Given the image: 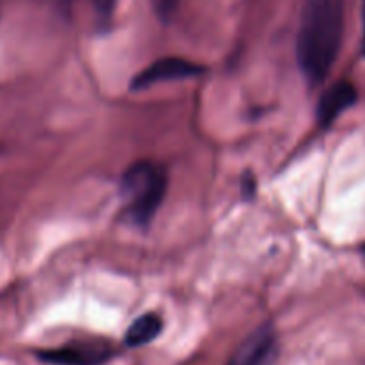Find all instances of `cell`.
<instances>
[{"mask_svg": "<svg viewBox=\"0 0 365 365\" xmlns=\"http://www.w3.org/2000/svg\"><path fill=\"white\" fill-rule=\"evenodd\" d=\"M344 36V0H305L299 21L298 63L310 86L330 75Z\"/></svg>", "mask_w": 365, "mask_h": 365, "instance_id": "cell-1", "label": "cell"}, {"mask_svg": "<svg viewBox=\"0 0 365 365\" xmlns=\"http://www.w3.org/2000/svg\"><path fill=\"white\" fill-rule=\"evenodd\" d=\"M168 191V175L163 166L150 160L135 163L121 178L125 214L138 227H146L163 203Z\"/></svg>", "mask_w": 365, "mask_h": 365, "instance_id": "cell-2", "label": "cell"}, {"mask_svg": "<svg viewBox=\"0 0 365 365\" xmlns=\"http://www.w3.org/2000/svg\"><path fill=\"white\" fill-rule=\"evenodd\" d=\"M278 337L271 324L253 330L230 356L227 365H273L278 359Z\"/></svg>", "mask_w": 365, "mask_h": 365, "instance_id": "cell-3", "label": "cell"}, {"mask_svg": "<svg viewBox=\"0 0 365 365\" xmlns=\"http://www.w3.org/2000/svg\"><path fill=\"white\" fill-rule=\"evenodd\" d=\"M110 356L113 349L103 342H77L38 353L41 362L52 365H102Z\"/></svg>", "mask_w": 365, "mask_h": 365, "instance_id": "cell-4", "label": "cell"}, {"mask_svg": "<svg viewBox=\"0 0 365 365\" xmlns=\"http://www.w3.org/2000/svg\"><path fill=\"white\" fill-rule=\"evenodd\" d=\"M203 66L191 63L182 57H164V59L155 61L139 71L132 81V88L134 89H145L153 84H159L164 81H180V78L195 77V75L202 73Z\"/></svg>", "mask_w": 365, "mask_h": 365, "instance_id": "cell-5", "label": "cell"}, {"mask_svg": "<svg viewBox=\"0 0 365 365\" xmlns=\"http://www.w3.org/2000/svg\"><path fill=\"white\" fill-rule=\"evenodd\" d=\"M359 98L356 88L348 81L337 82V84L330 86L327 91L321 96L319 103H317V121L323 127H330L346 109L353 106Z\"/></svg>", "mask_w": 365, "mask_h": 365, "instance_id": "cell-6", "label": "cell"}, {"mask_svg": "<svg viewBox=\"0 0 365 365\" xmlns=\"http://www.w3.org/2000/svg\"><path fill=\"white\" fill-rule=\"evenodd\" d=\"M163 319H160L159 314L148 312L139 316L134 323L130 324V328L125 334V342L130 348H139V346H146L152 341H155L157 337L163 331Z\"/></svg>", "mask_w": 365, "mask_h": 365, "instance_id": "cell-7", "label": "cell"}, {"mask_svg": "<svg viewBox=\"0 0 365 365\" xmlns=\"http://www.w3.org/2000/svg\"><path fill=\"white\" fill-rule=\"evenodd\" d=\"M118 0H96V24L98 29H109L113 24Z\"/></svg>", "mask_w": 365, "mask_h": 365, "instance_id": "cell-8", "label": "cell"}, {"mask_svg": "<svg viewBox=\"0 0 365 365\" xmlns=\"http://www.w3.org/2000/svg\"><path fill=\"white\" fill-rule=\"evenodd\" d=\"M155 2V11L163 21H168L173 18L175 11L178 7V0H153Z\"/></svg>", "mask_w": 365, "mask_h": 365, "instance_id": "cell-9", "label": "cell"}, {"mask_svg": "<svg viewBox=\"0 0 365 365\" xmlns=\"http://www.w3.org/2000/svg\"><path fill=\"white\" fill-rule=\"evenodd\" d=\"M362 18H364V41H365V0H362Z\"/></svg>", "mask_w": 365, "mask_h": 365, "instance_id": "cell-10", "label": "cell"}]
</instances>
